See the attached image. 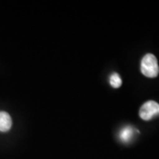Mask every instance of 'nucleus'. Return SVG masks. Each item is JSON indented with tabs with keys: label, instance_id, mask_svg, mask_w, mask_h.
Listing matches in <instances>:
<instances>
[{
	"label": "nucleus",
	"instance_id": "1",
	"mask_svg": "<svg viewBox=\"0 0 159 159\" xmlns=\"http://www.w3.org/2000/svg\"><path fill=\"white\" fill-rule=\"evenodd\" d=\"M141 71L144 76L154 78L159 74V66L158 61L155 55L147 54L142 58L141 63Z\"/></svg>",
	"mask_w": 159,
	"mask_h": 159
},
{
	"label": "nucleus",
	"instance_id": "5",
	"mask_svg": "<svg viewBox=\"0 0 159 159\" xmlns=\"http://www.w3.org/2000/svg\"><path fill=\"white\" fill-rule=\"evenodd\" d=\"M110 84L113 88H119L122 85V80L117 73H114L110 76Z\"/></svg>",
	"mask_w": 159,
	"mask_h": 159
},
{
	"label": "nucleus",
	"instance_id": "3",
	"mask_svg": "<svg viewBox=\"0 0 159 159\" xmlns=\"http://www.w3.org/2000/svg\"><path fill=\"white\" fill-rule=\"evenodd\" d=\"M12 125V119L8 113L5 111H0V131L7 132L11 130Z\"/></svg>",
	"mask_w": 159,
	"mask_h": 159
},
{
	"label": "nucleus",
	"instance_id": "4",
	"mask_svg": "<svg viewBox=\"0 0 159 159\" xmlns=\"http://www.w3.org/2000/svg\"><path fill=\"white\" fill-rule=\"evenodd\" d=\"M135 134V130L132 127L127 126L123 128L122 130H120L119 134V137L120 141L123 143H129L131 141V139L134 137V135Z\"/></svg>",
	"mask_w": 159,
	"mask_h": 159
},
{
	"label": "nucleus",
	"instance_id": "2",
	"mask_svg": "<svg viewBox=\"0 0 159 159\" xmlns=\"http://www.w3.org/2000/svg\"><path fill=\"white\" fill-rule=\"evenodd\" d=\"M159 115V104L155 101H148L141 107L139 116L143 120L149 121Z\"/></svg>",
	"mask_w": 159,
	"mask_h": 159
}]
</instances>
